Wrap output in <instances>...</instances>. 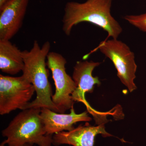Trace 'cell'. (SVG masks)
I'll return each mask as SVG.
<instances>
[{
    "mask_svg": "<svg viewBox=\"0 0 146 146\" xmlns=\"http://www.w3.org/2000/svg\"><path fill=\"white\" fill-rule=\"evenodd\" d=\"M113 0H86L83 3H66L62 18V30L67 36L73 28L83 22L90 23L107 32L108 36L117 39L123 29L110 12Z\"/></svg>",
    "mask_w": 146,
    "mask_h": 146,
    "instance_id": "6da1fadb",
    "label": "cell"
},
{
    "mask_svg": "<svg viewBox=\"0 0 146 146\" xmlns=\"http://www.w3.org/2000/svg\"><path fill=\"white\" fill-rule=\"evenodd\" d=\"M50 47L48 41L45 42L41 47L38 41L35 40L31 49L22 51L24 62L22 75L33 85L36 93V98L30 102L25 109L46 108L58 112L52 99V89L46 68V60Z\"/></svg>",
    "mask_w": 146,
    "mask_h": 146,
    "instance_id": "7a4b0ae2",
    "label": "cell"
},
{
    "mask_svg": "<svg viewBox=\"0 0 146 146\" xmlns=\"http://www.w3.org/2000/svg\"><path fill=\"white\" fill-rule=\"evenodd\" d=\"M41 110V108H30L19 112L2 131L6 139L0 146H52L53 135L46 133L40 117Z\"/></svg>",
    "mask_w": 146,
    "mask_h": 146,
    "instance_id": "3957f363",
    "label": "cell"
},
{
    "mask_svg": "<svg viewBox=\"0 0 146 146\" xmlns=\"http://www.w3.org/2000/svg\"><path fill=\"white\" fill-rule=\"evenodd\" d=\"M100 50L106 57L112 61L117 71V76L122 83L130 92L137 87L134 80L136 78L137 70L134 53L127 45L117 39L105 40L100 43L96 48L83 56L86 60L93 52Z\"/></svg>",
    "mask_w": 146,
    "mask_h": 146,
    "instance_id": "277c9868",
    "label": "cell"
},
{
    "mask_svg": "<svg viewBox=\"0 0 146 146\" xmlns=\"http://www.w3.org/2000/svg\"><path fill=\"white\" fill-rule=\"evenodd\" d=\"M67 60L62 54L50 52L47 58V66L51 71L55 86V92L52 99L58 110V113H64L74 107L75 102L72 94L76 86L72 78L66 72Z\"/></svg>",
    "mask_w": 146,
    "mask_h": 146,
    "instance_id": "5b68a950",
    "label": "cell"
},
{
    "mask_svg": "<svg viewBox=\"0 0 146 146\" xmlns=\"http://www.w3.org/2000/svg\"><path fill=\"white\" fill-rule=\"evenodd\" d=\"M35 92L34 86L23 75H0V115L25 109Z\"/></svg>",
    "mask_w": 146,
    "mask_h": 146,
    "instance_id": "8992f818",
    "label": "cell"
},
{
    "mask_svg": "<svg viewBox=\"0 0 146 146\" xmlns=\"http://www.w3.org/2000/svg\"><path fill=\"white\" fill-rule=\"evenodd\" d=\"M85 60L77 61L74 67L72 78L76 88L72 94V99L74 102L83 103L88 112L94 117L96 122H106L107 120L105 113L98 112L92 108L85 97L86 93L93 92L95 85L99 86L101 84L99 78L92 75L94 69L100 63Z\"/></svg>",
    "mask_w": 146,
    "mask_h": 146,
    "instance_id": "52a82bcc",
    "label": "cell"
},
{
    "mask_svg": "<svg viewBox=\"0 0 146 146\" xmlns=\"http://www.w3.org/2000/svg\"><path fill=\"white\" fill-rule=\"evenodd\" d=\"M104 137L112 136L105 129L104 124L93 126L86 123L70 131H63L53 135V145H69L73 146H94L95 137L98 134Z\"/></svg>",
    "mask_w": 146,
    "mask_h": 146,
    "instance_id": "ba28073f",
    "label": "cell"
},
{
    "mask_svg": "<svg viewBox=\"0 0 146 146\" xmlns=\"http://www.w3.org/2000/svg\"><path fill=\"white\" fill-rule=\"evenodd\" d=\"M88 111L76 114L74 107L69 114L58 113L46 108H41L40 117L46 133L53 135L63 131H70L74 127V125L78 122H89L92 119L89 117Z\"/></svg>",
    "mask_w": 146,
    "mask_h": 146,
    "instance_id": "9c48e42d",
    "label": "cell"
},
{
    "mask_svg": "<svg viewBox=\"0 0 146 146\" xmlns=\"http://www.w3.org/2000/svg\"><path fill=\"white\" fill-rule=\"evenodd\" d=\"M29 0H11L0 11V39L9 40L19 31Z\"/></svg>",
    "mask_w": 146,
    "mask_h": 146,
    "instance_id": "30bf717a",
    "label": "cell"
},
{
    "mask_svg": "<svg viewBox=\"0 0 146 146\" xmlns=\"http://www.w3.org/2000/svg\"><path fill=\"white\" fill-rule=\"evenodd\" d=\"M24 67L22 51L9 40L0 39V69L3 72L14 75Z\"/></svg>",
    "mask_w": 146,
    "mask_h": 146,
    "instance_id": "8fae6325",
    "label": "cell"
},
{
    "mask_svg": "<svg viewBox=\"0 0 146 146\" xmlns=\"http://www.w3.org/2000/svg\"><path fill=\"white\" fill-rule=\"evenodd\" d=\"M124 19L140 30L146 32V13L140 15H127L125 16Z\"/></svg>",
    "mask_w": 146,
    "mask_h": 146,
    "instance_id": "7c38bea8",
    "label": "cell"
},
{
    "mask_svg": "<svg viewBox=\"0 0 146 146\" xmlns=\"http://www.w3.org/2000/svg\"><path fill=\"white\" fill-rule=\"evenodd\" d=\"M11 1V0H0V11L2 10Z\"/></svg>",
    "mask_w": 146,
    "mask_h": 146,
    "instance_id": "4fadbf2b",
    "label": "cell"
},
{
    "mask_svg": "<svg viewBox=\"0 0 146 146\" xmlns=\"http://www.w3.org/2000/svg\"><path fill=\"white\" fill-rule=\"evenodd\" d=\"M23 146H35L34 145H31V144H26Z\"/></svg>",
    "mask_w": 146,
    "mask_h": 146,
    "instance_id": "5bb4252c",
    "label": "cell"
}]
</instances>
